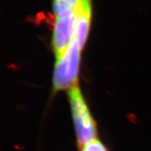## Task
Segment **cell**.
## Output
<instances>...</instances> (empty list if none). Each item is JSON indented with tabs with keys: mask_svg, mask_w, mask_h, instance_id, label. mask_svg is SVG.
<instances>
[{
	"mask_svg": "<svg viewBox=\"0 0 151 151\" xmlns=\"http://www.w3.org/2000/svg\"><path fill=\"white\" fill-rule=\"evenodd\" d=\"M79 0H53V12L57 17L75 14Z\"/></svg>",
	"mask_w": 151,
	"mask_h": 151,
	"instance_id": "cell-5",
	"label": "cell"
},
{
	"mask_svg": "<svg viewBox=\"0 0 151 151\" xmlns=\"http://www.w3.org/2000/svg\"><path fill=\"white\" fill-rule=\"evenodd\" d=\"M80 52L78 45L73 39L63 57L57 61L53 74L55 91L65 90L76 84L80 64Z\"/></svg>",
	"mask_w": 151,
	"mask_h": 151,
	"instance_id": "cell-2",
	"label": "cell"
},
{
	"mask_svg": "<svg viewBox=\"0 0 151 151\" xmlns=\"http://www.w3.org/2000/svg\"><path fill=\"white\" fill-rule=\"evenodd\" d=\"M82 151H107L102 143L95 139L82 147Z\"/></svg>",
	"mask_w": 151,
	"mask_h": 151,
	"instance_id": "cell-6",
	"label": "cell"
},
{
	"mask_svg": "<svg viewBox=\"0 0 151 151\" xmlns=\"http://www.w3.org/2000/svg\"><path fill=\"white\" fill-rule=\"evenodd\" d=\"M72 117L76 130L77 140L79 147L95 140L97 128L85 100L78 87L71 88L68 92Z\"/></svg>",
	"mask_w": 151,
	"mask_h": 151,
	"instance_id": "cell-1",
	"label": "cell"
},
{
	"mask_svg": "<svg viewBox=\"0 0 151 151\" xmlns=\"http://www.w3.org/2000/svg\"><path fill=\"white\" fill-rule=\"evenodd\" d=\"M75 14L65 17H57L52 35V46L57 61L63 57L70 45L75 32Z\"/></svg>",
	"mask_w": 151,
	"mask_h": 151,
	"instance_id": "cell-3",
	"label": "cell"
},
{
	"mask_svg": "<svg viewBox=\"0 0 151 151\" xmlns=\"http://www.w3.org/2000/svg\"><path fill=\"white\" fill-rule=\"evenodd\" d=\"M91 20V0H79L75 11L74 36L81 50L84 48Z\"/></svg>",
	"mask_w": 151,
	"mask_h": 151,
	"instance_id": "cell-4",
	"label": "cell"
}]
</instances>
